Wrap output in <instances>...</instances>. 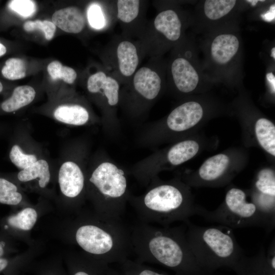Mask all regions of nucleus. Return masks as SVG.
I'll return each instance as SVG.
<instances>
[{
    "mask_svg": "<svg viewBox=\"0 0 275 275\" xmlns=\"http://www.w3.org/2000/svg\"><path fill=\"white\" fill-rule=\"evenodd\" d=\"M186 226L156 227L141 222L130 231L132 251L141 263L188 272L196 262L186 237Z\"/></svg>",
    "mask_w": 275,
    "mask_h": 275,
    "instance_id": "obj_1",
    "label": "nucleus"
},
{
    "mask_svg": "<svg viewBox=\"0 0 275 275\" xmlns=\"http://www.w3.org/2000/svg\"><path fill=\"white\" fill-rule=\"evenodd\" d=\"M183 187L176 182H160L154 179L144 194L130 195L128 202L140 222L164 227L176 222H185L198 215L200 207L194 205Z\"/></svg>",
    "mask_w": 275,
    "mask_h": 275,
    "instance_id": "obj_2",
    "label": "nucleus"
},
{
    "mask_svg": "<svg viewBox=\"0 0 275 275\" xmlns=\"http://www.w3.org/2000/svg\"><path fill=\"white\" fill-rule=\"evenodd\" d=\"M82 224L75 231V240L86 252L108 264L128 258L132 251L130 231L121 218L99 214L94 222Z\"/></svg>",
    "mask_w": 275,
    "mask_h": 275,
    "instance_id": "obj_3",
    "label": "nucleus"
},
{
    "mask_svg": "<svg viewBox=\"0 0 275 275\" xmlns=\"http://www.w3.org/2000/svg\"><path fill=\"white\" fill-rule=\"evenodd\" d=\"M184 223L186 239L196 261L217 265L232 263L243 257V250L231 228L222 225L200 226L189 219Z\"/></svg>",
    "mask_w": 275,
    "mask_h": 275,
    "instance_id": "obj_4",
    "label": "nucleus"
},
{
    "mask_svg": "<svg viewBox=\"0 0 275 275\" xmlns=\"http://www.w3.org/2000/svg\"><path fill=\"white\" fill-rule=\"evenodd\" d=\"M89 182L99 214L121 218L130 196L125 170L109 159L104 160L91 172Z\"/></svg>",
    "mask_w": 275,
    "mask_h": 275,
    "instance_id": "obj_5",
    "label": "nucleus"
},
{
    "mask_svg": "<svg viewBox=\"0 0 275 275\" xmlns=\"http://www.w3.org/2000/svg\"><path fill=\"white\" fill-rule=\"evenodd\" d=\"M158 59V57H151L121 88L119 105L129 115L139 116L145 114L158 96L162 78Z\"/></svg>",
    "mask_w": 275,
    "mask_h": 275,
    "instance_id": "obj_6",
    "label": "nucleus"
},
{
    "mask_svg": "<svg viewBox=\"0 0 275 275\" xmlns=\"http://www.w3.org/2000/svg\"><path fill=\"white\" fill-rule=\"evenodd\" d=\"M198 215L211 223L232 229L250 227L263 228L268 233L267 223L256 206L246 200V194L237 188L229 189L224 203L214 210L200 207Z\"/></svg>",
    "mask_w": 275,
    "mask_h": 275,
    "instance_id": "obj_7",
    "label": "nucleus"
},
{
    "mask_svg": "<svg viewBox=\"0 0 275 275\" xmlns=\"http://www.w3.org/2000/svg\"><path fill=\"white\" fill-rule=\"evenodd\" d=\"M182 27L178 14L173 9L163 10L147 21L138 38L144 57H157L164 45L179 40Z\"/></svg>",
    "mask_w": 275,
    "mask_h": 275,
    "instance_id": "obj_8",
    "label": "nucleus"
},
{
    "mask_svg": "<svg viewBox=\"0 0 275 275\" xmlns=\"http://www.w3.org/2000/svg\"><path fill=\"white\" fill-rule=\"evenodd\" d=\"M105 56L106 70L123 86L130 80L144 58L139 42L122 35L108 43Z\"/></svg>",
    "mask_w": 275,
    "mask_h": 275,
    "instance_id": "obj_9",
    "label": "nucleus"
},
{
    "mask_svg": "<svg viewBox=\"0 0 275 275\" xmlns=\"http://www.w3.org/2000/svg\"><path fill=\"white\" fill-rule=\"evenodd\" d=\"M121 86L106 69L96 71L87 79V90L99 98L108 130L117 127V113L120 104Z\"/></svg>",
    "mask_w": 275,
    "mask_h": 275,
    "instance_id": "obj_10",
    "label": "nucleus"
},
{
    "mask_svg": "<svg viewBox=\"0 0 275 275\" xmlns=\"http://www.w3.org/2000/svg\"><path fill=\"white\" fill-rule=\"evenodd\" d=\"M257 178L255 185L258 192L253 194L252 203L263 216L269 233L275 226L274 174L271 170L264 169L259 173Z\"/></svg>",
    "mask_w": 275,
    "mask_h": 275,
    "instance_id": "obj_11",
    "label": "nucleus"
},
{
    "mask_svg": "<svg viewBox=\"0 0 275 275\" xmlns=\"http://www.w3.org/2000/svg\"><path fill=\"white\" fill-rule=\"evenodd\" d=\"M146 3L139 0L116 1V18L123 30L122 35L131 39L138 38L147 22Z\"/></svg>",
    "mask_w": 275,
    "mask_h": 275,
    "instance_id": "obj_12",
    "label": "nucleus"
},
{
    "mask_svg": "<svg viewBox=\"0 0 275 275\" xmlns=\"http://www.w3.org/2000/svg\"><path fill=\"white\" fill-rule=\"evenodd\" d=\"M203 115V110L200 103L195 101L186 102L170 113L167 119V125L174 131H183L196 125Z\"/></svg>",
    "mask_w": 275,
    "mask_h": 275,
    "instance_id": "obj_13",
    "label": "nucleus"
},
{
    "mask_svg": "<svg viewBox=\"0 0 275 275\" xmlns=\"http://www.w3.org/2000/svg\"><path fill=\"white\" fill-rule=\"evenodd\" d=\"M58 181L61 192L69 198L80 196L85 186L84 172L80 167L73 161H67L62 164Z\"/></svg>",
    "mask_w": 275,
    "mask_h": 275,
    "instance_id": "obj_14",
    "label": "nucleus"
},
{
    "mask_svg": "<svg viewBox=\"0 0 275 275\" xmlns=\"http://www.w3.org/2000/svg\"><path fill=\"white\" fill-rule=\"evenodd\" d=\"M170 72L176 88L181 92L189 93L195 89L199 80V75L191 63L179 57L171 63Z\"/></svg>",
    "mask_w": 275,
    "mask_h": 275,
    "instance_id": "obj_15",
    "label": "nucleus"
},
{
    "mask_svg": "<svg viewBox=\"0 0 275 275\" xmlns=\"http://www.w3.org/2000/svg\"><path fill=\"white\" fill-rule=\"evenodd\" d=\"M52 22L67 33L78 34L84 29L85 16L79 8L68 7L56 11L52 16Z\"/></svg>",
    "mask_w": 275,
    "mask_h": 275,
    "instance_id": "obj_16",
    "label": "nucleus"
},
{
    "mask_svg": "<svg viewBox=\"0 0 275 275\" xmlns=\"http://www.w3.org/2000/svg\"><path fill=\"white\" fill-rule=\"evenodd\" d=\"M239 47V40L235 35L230 34L219 35L212 42V58L217 63L225 64L236 54Z\"/></svg>",
    "mask_w": 275,
    "mask_h": 275,
    "instance_id": "obj_17",
    "label": "nucleus"
},
{
    "mask_svg": "<svg viewBox=\"0 0 275 275\" xmlns=\"http://www.w3.org/2000/svg\"><path fill=\"white\" fill-rule=\"evenodd\" d=\"M53 117L60 122L74 126L86 124L90 118L88 110L79 104L61 105L54 110Z\"/></svg>",
    "mask_w": 275,
    "mask_h": 275,
    "instance_id": "obj_18",
    "label": "nucleus"
},
{
    "mask_svg": "<svg viewBox=\"0 0 275 275\" xmlns=\"http://www.w3.org/2000/svg\"><path fill=\"white\" fill-rule=\"evenodd\" d=\"M229 159L224 154H219L207 159L199 171L200 178L205 182H213L219 179L225 172Z\"/></svg>",
    "mask_w": 275,
    "mask_h": 275,
    "instance_id": "obj_19",
    "label": "nucleus"
},
{
    "mask_svg": "<svg viewBox=\"0 0 275 275\" xmlns=\"http://www.w3.org/2000/svg\"><path fill=\"white\" fill-rule=\"evenodd\" d=\"M87 17L90 26L101 30L109 28L116 18V6L106 11L98 3H92L88 7Z\"/></svg>",
    "mask_w": 275,
    "mask_h": 275,
    "instance_id": "obj_20",
    "label": "nucleus"
},
{
    "mask_svg": "<svg viewBox=\"0 0 275 275\" xmlns=\"http://www.w3.org/2000/svg\"><path fill=\"white\" fill-rule=\"evenodd\" d=\"M35 95L36 92L31 86L24 85L17 87L11 96L2 103L1 109L6 113L15 112L31 103Z\"/></svg>",
    "mask_w": 275,
    "mask_h": 275,
    "instance_id": "obj_21",
    "label": "nucleus"
},
{
    "mask_svg": "<svg viewBox=\"0 0 275 275\" xmlns=\"http://www.w3.org/2000/svg\"><path fill=\"white\" fill-rule=\"evenodd\" d=\"M17 178L21 182H28L39 179L40 187L44 188L50 181V174L47 161L39 159L26 168L21 170L17 174Z\"/></svg>",
    "mask_w": 275,
    "mask_h": 275,
    "instance_id": "obj_22",
    "label": "nucleus"
},
{
    "mask_svg": "<svg viewBox=\"0 0 275 275\" xmlns=\"http://www.w3.org/2000/svg\"><path fill=\"white\" fill-rule=\"evenodd\" d=\"M199 146L193 140H186L177 143L169 150L167 158L173 166L179 165L193 157L198 152Z\"/></svg>",
    "mask_w": 275,
    "mask_h": 275,
    "instance_id": "obj_23",
    "label": "nucleus"
},
{
    "mask_svg": "<svg viewBox=\"0 0 275 275\" xmlns=\"http://www.w3.org/2000/svg\"><path fill=\"white\" fill-rule=\"evenodd\" d=\"M255 132L260 145L267 152L275 155V126L269 120L261 118L255 125Z\"/></svg>",
    "mask_w": 275,
    "mask_h": 275,
    "instance_id": "obj_24",
    "label": "nucleus"
},
{
    "mask_svg": "<svg viewBox=\"0 0 275 275\" xmlns=\"http://www.w3.org/2000/svg\"><path fill=\"white\" fill-rule=\"evenodd\" d=\"M108 265L95 258L82 261L74 266L72 275H119L117 270L111 268Z\"/></svg>",
    "mask_w": 275,
    "mask_h": 275,
    "instance_id": "obj_25",
    "label": "nucleus"
},
{
    "mask_svg": "<svg viewBox=\"0 0 275 275\" xmlns=\"http://www.w3.org/2000/svg\"><path fill=\"white\" fill-rule=\"evenodd\" d=\"M37 219L36 211L32 208H25L16 214L9 216L4 229L10 227L24 231L30 230L34 226Z\"/></svg>",
    "mask_w": 275,
    "mask_h": 275,
    "instance_id": "obj_26",
    "label": "nucleus"
},
{
    "mask_svg": "<svg viewBox=\"0 0 275 275\" xmlns=\"http://www.w3.org/2000/svg\"><path fill=\"white\" fill-rule=\"evenodd\" d=\"M235 0H207L204 3V11L211 20H217L228 14L234 7Z\"/></svg>",
    "mask_w": 275,
    "mask_h": 275,
    "instance_id": "obj_27",
    "label": "nucleus"
},
{
    "mask_svg": "<svg viewBox=\"0 0 275 275\" xmlns=\"http://www.w3.org/2000/svg\"><path fill=\"white\" fill-rule=\"evenodd\" d=\"M22 199L16 185L8 179L0 177V204L16 205Z\"/></svg>",
    "mask_w": 275,
    "mask_h": 275,
    "instance_id": "obj_28",
    "label": "nucleus"
},
{
    "mask_svg": "<svg viewBox=\"0 0 275 275\" xmlns=\"http://www.w3.org/2000/svg\"><path fill=\"white\" fill-rule=\"evenodd\" d=\"M119 264V275H167L156 271L136 260L126 259Z\"/></svg>",
    "mask_w": 275,
    "mask_h": 275,
    "instance_id": "obj_29",
    "label": "nucleus"
},
{
    "mask_svg": "<svg viewBox=\"0 0 275 275\" xmlns=\"http://www.w3.org/2000/svg\"><path fill=\"white\" fill-rule=\"evenodd\" d=\"M47 70L52 79H61L69 84H73L77 77L76 72L73 68L62 65L58 61L50 63Z\"/></svg>",
    "mask_w": 275,
    "mask_h": 275,
    "instance_id": "obj_30",
    "label": "nucleus"
},
{
    "mask_svg": "<svg viewBox=\"0 0 275 275\" xmlns=\"http://www.w3.org/2000/svg\"><path fill=\"white\" fill-rule=\"evenodd\" d=\"M24 62L19 58H10L2 69L3 75L10 80H17L23 78L26 74Z\"/></svg>",
    "mask_w": 275,
    "mask_h": 275,
    "instance_id": "obj_31",
    "label": "nucleus"
},
{
    "mask_svg": "<svg viewBox=\"0 0 275 275\" xmlns=\"http://www.w3.org/2000/svg\"><path fill=\"white\" fill-rule=\"evenodd\" d=\"M9 156L13 164L21 170L38 160L36 155L24 153L17 144L12 146Z\"/></svg>",
    "mask_w": 275,
    "mask_h": 275,
    "instance_id": "obj_32",
    "label": "nucleus"
},
{
    "mask_svg": "<svg viewBox=\"0 0 275 275\" xmlns=\"http://www.w3.org/2000/svg\"><path fill=\"white\" fill-rule=\"evenodd\" d=\"M23 29L26 32H32L36 30H41L47 40L52 39L56 32V26L50 21L44 20H36L28 21L23 24Z\"/></svg>",
    "mask_w": 275,
    "mask_h": 275,
    "instance_id": "obj_33",
    "label": "nucleus"
},
{
    "mask_svg": "<svg viewBox=\"0 0 275 275\" xmlns=\"http://www.w3.org/2000/svg\"><path fill=\"white\" fill-rule=\"evenodd\" d=\"M9 8L23 17L32 16L36 11L35 3L31 0H13L9 4Z\"/></svg>",
    "mask_w": 275,
    "mask_h": 275,
    "instance_id": "obj_34",
    "label": "nucleus"
},
{
    "mask_svg": "<svg viewBox=\"0 0 275 275\" xmlns=\"http://www.w3.org/2000/svg\"><path fill=\"white\" fill-rule=\"evenodd\" d=\"M267 256L266 259L267 262L269 263V265L271 268L275 269V240L274 238L272 240L268 247L267 252H266Z\"/></svg>",
    "mask_w": 275,
    "mask_h": 275,
    "instance_id": "obj_35",
    "label": "nucleus"
},
{
    "mask_svg": "<svg viewBox=\"0 0 275 275\" xmlns=\"http://www.w3.org/2000/svg\"><path fill=\"white\" fill-rule=\"evenodd\" d=\"M11 261L6 258H0V275H8L11 268Z\"/></svg>",
    "mask_w": 275,
    "mask_h": 275,
    "instance_id": "obj_36",
    "label": "nucleus"
},
{
    "mask_svg": "<svg viewBox=\"0 0 275 275\" xmlns=\"http://www.w3.org/2000/svg\"><path fill=\"white\" fill-rule=\"evenodd\" d=\"M262 17L266 21H272L274 18V5L270 7V10L262 15Z\"/></svg>",
    "mask_w": 275,
    "mask_h": 275,
    "instance_id": "obj_37",
    "label": "nucleus"
},
{
    "mask_svg": "<svg viewBox=\"0 0 275 275\" xmlns=\"http://www.w3.org/2000/svg\"><path fill=\"white\" fill-rule=\"evenodd\" d=\"M7 252V242L3 238H0V258L4 257Z\"/></svg>",
    "mask_w": 275,
    "mask_h": 275,
    "instance_id": "obj_38",
    "label": "nucleus"
},
{
    "mask_svg": "<svg viewBox=\"0 0 275 275\" xmlns=\"http://www.w3.org/2000/svg\"><path fill=\"white\" fill-rule=\"evenodd\" d=\"M267 79L270 84L272 91L274 92L275 89V77L272 72H270L266 75Z\"/></svg>",
    "mask_w": 275,
    "mask_h": 275,
    "instance_id": "obj_39",
    "label": "nucleus"
},
{
    "mask_svg": "<svg viewBox=\"0 0 275 275\" xmlns=\"http://www.w3.org/2000/svg\"><path fill=\"white\" fill-rule=\"evenodd\" d=\"M7 49L6 47L0 42V57L3 56L6 53Z\"/></svg>",
    "mask_w": 275,
    "mask_h": 275,
    "instance_id": "obj_40",
    "label": "nucleus"
},
{
    "mask_svg": "<svg viewBox=\"0 0 275 275\" xmlns=\"http://www.w3.org/2000/svg\"><path fill=\"white\" fill-rule=\"evenodd\" d=\"M271 56L274 59H275V47H273L271 49Z\"/></svg>",
    "mask_w": 275,
    "mask_h": 275,
    "instance_id": "obj_41",
    "label": "nucleus"
},
{
    "mask_svg": "<svg viewBox=\"0 0 275 275\" xmlns=\"http://www.w3.org/2000/svg\"><path fill=\"white\" fill-rule=\"evenodd\" d=\"M259 1H246V2L251 3L252 6H255Z\"/></svg>",
    "mask_w": 275,
    "mask_h": 275,
    "instance_id": "obj_42",
    "label": "nucleus"
},
{
    "mask_svg": "<svg viewBox=\"0 0 275 275\" xmlns=\"http://www.w3.org/2000/svg\"><path fill=\"white\" fill-rule=\"evenodd\" d=\"M3 86L1 82L0 81V93L3 91Z\"/></svg>",
    "mask_w": 275,
    "mask_h": 275,
    "instance_id": "obj_43",
    "label": "nucleus"
},
{
    "mask_svg": "<svg viewBox=\"0 0 275 275\" xmlns=\"http://www.w3.org/2000/svg\"><path fill=\"white\" fill-rule=\"evenodd\" d=\"M271 275H275L274 273L272 274Z\"/></svg>",
    "mask_w": 275,
    "mask_h": 275,
    "instance_id": "obj_44",
    "label": "nucleus"
}]
</instances>
